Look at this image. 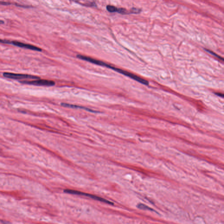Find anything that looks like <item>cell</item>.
<instances>
[{"label": "cell", "instance_id": "6da1fadb", "mask_svg": "<svg viewBox=\"0 0 224 224\" xmlns=\"http://www.w3.org/2000/svg\"><path fill=\"white\" fill-rule=\"evenodd\" d=\"M64 191L65 193H68V194L82 195V196H85V197H88L90 198L93 199L94 200H96V201L105 203L110 204V205H114V203L110 202V201H108L103 198L99 197L98 196H95V195H93V194L86 193L82 192H81L80 191H76V190L75 191V190H70V189H66V190H64Z\"/></svg>", "mask_w": 224, "mask_h": 224}, {"label": "cell", "instance_id": "7a4b0ae2", "mask_svg": "<svg viewBox=\"0 0 224 224\" xmlns=\"http://www.w3.org/2000/svg\"><path fill=\"white\" fill-rule=\"evenodd\" d=\"M104 67H108V68L113 69L114 71H116L117 72L120 73L121 74H123L124 76L129 77L130 78H132V79H133V80H135V81H137V82H139L141 83L142 84H145V85H148V81H146V80H144V79H142V78H141L137 76H136L135 74L131 73L129 72L124 71V70H122V69H119V68H116L114 67L111 66L106 64V63H105L104 64Z\"/></svg>", "mask_w": 224, "mask_h": 224}, {"label": "cell", "instance_id": "3957f363", "mask_svg": "<svg viewBox=\"0 0 224 224\" xmlns=\"http://www.w3.org/2000/svg\"><path fill=\"white\" fill-rule=\"evenodd\" d=\"M3 76L10 79H39L40 78L36 76L29 75V74H19L5 72L3 73Z\"/></svg>", "mask_w": 224, "mask_h": 224}, {"label": "cell", "instance_id": "277c9868", "mask_svg": "<svg viewBox=\"0 0 224 224\" xmlns=\"http://www.w3.org/2000/svg\"><path fill=\"white\" fill-rule=\"evenodd\" d=\"M20 83L25 84H31L36 86H52L55 85V82L53 81L47 80H38L35 81H21Z\"/></svg>", "mask_w": 224, "mask_h": 224}, {"label": "cell", "instance_id": "5b68a950", "mask_svg": "<svg viewBox=\"0 0 224 224\" xmlns=\"http://www.w3.org/2000/svg\"><path fill=\"white\" fill-rule=\"evenodd\" d=\"M11 44H13V45L16 46H18V47L26 48V49H29V50H34V51H42V49L39 47L34 46L32 45L29 44H24V43L18 42V41H11Z\"/></svg>", "mask_w": 224, "mask_h": 224}, {"label": "cell", "instance_id": "8992f818", "mask_svg": "<svg viewBox=\"0 0 224 224\" xmlns=\"http://www.w3.org/2000/svg\"><path fill=\"white\" fill-rule=\"evenodd\" d=\"M61 105L62 106H64V107H68V108L83 109V110H86V111H88L90 112H95L94 111L91 110V109H89V108H86V107H84V106L75 105L62 103L61 104Z\"/></svg>", "mask_w": 224, "mask_h": 224}, {"label": "cell", "instance_id": "52a82bcc", "mask_svg": "<svg viewBox=\"0 0 224 224\" xmlns=\"http://www.w3.org/2000/svg\"><path fill=\"white\" fill-rule=\"evenodd\" d=\"M137 207L138 208L143 210H151V211H155L152 208H150L148 206L145 205V204H138Z\"/></svg>", "mask_w": 224, "mask_h": 224}, {"label": "cell", "instance_id": "ba28073f", "mask_svg": "<svg viewBox=\"0 0 224 224\" xmlns=\"http://www.w3.org/2000/svg\"><path fill=\"white\" fill-rule=\"evenodd\" d=\"M106 9L108 12H118V8H116L115 7L112 5H107L106 7Z\"/></svg>", "mask_w": 224, "mask_h": 224}, {"label": "cell", "instance_id": "9c48e42d", "mask_svg": "<svg viewBox=\"0 0 224 224\" xmlns=\"http://www.w3.org/2000/svg\"><path fill=\"white\" fill-rule=\"evenodd\" d=\"M205 50H206V51H207V52H208L210 54H211V55H213L215 57H217V58L220 59L221 60H222V61H223V58H222V57H221L217 55V54H215V53H214V52H212V51H210V50H207V49H205Z\"/></svg>", "mask_w": 224, "mask_h": 224}, {"label": "cell", "instance_id": "30bf717a", "mask_svg": "<svg viewBox=\"0 0 224 224\" xmlns=\"http://www.w3.org/2000/svg\"><path fill=\"white\" fill-rule=\"evenodd\" d=\"M0 43L4 44H11V41L8 40H5V39H0Z\"/></svg>", "mask_w": 224, "mask_h": 224}, {"label": "cell", "instance_id": "8fae6325", "mask_svg": "<svg viewBox=\"0 0 224 224\" xmlns=\"http://www.w3.org/2000/svg\"><path fill=\"white\" fill-rule=\"evenodd\" d=\"M131 11L132 13H138L140 12V10L137 9V8H133L132 10Z\"/></svg>", "mask_w": 224, "mask_h": 224}, {"label": "cell", "instance_id": "7c38bea8", "mask_svg": "<svg viewBox=\"0 0 224 224\" xmlns=\"http://www.w3.org/2000/svg\"><path fill=\"white\" fill-rule=\"evenodd\" d=\"M12 3L10 2H5V1H0V5H11Z\"/></svg>", "mask_w": 224, "mask_h": 224}, {"label": "cell", "instance_id": "4fadbf2b", "mask_svg": "<svg viewBox=\"0 0 224 224\" xmlns=\"http://www.w3.org/2000/svg\"><path fill=\"white\" fill-rule=\"evenodd\" d=\"M216 94L217 95H219V96H221V97H223V94H221V93H216Z\"/></svg>", "mask_w": 224, "mask_h": 224}, {"label": "cell", "instance_id": "5bb4252c", "mask_svg": "<svg viewBox=\"0 0 224 224\" xmlns=\"http://www.w3.org/2000/svg\"><path fill=\"white\" fill-rule=\"evenodd\" d=\"M4 22L2 20H0V24H3L4 23Z\"/></svg>", "mask_w": 224, "mask_h": 224}]
</instances>
